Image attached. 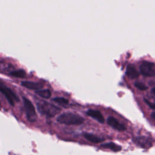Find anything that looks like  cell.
Returning <instances> with one entry per match:
<instances>
[{"label": "cell", "mask_w": 155, "mask_h": 155, "mask_svg": "<svg viewBox=\"0 0 155 155\" xmlns=\"http://www.w3.org/2000/svg\"><path fill=\"white\" fill-rule=\"evenodd\" d=\"M56 120L60 124L67 125H78L82 124L84 122V119L78 114L67 112L58 116Z\"/></svg>", "instance_id": "cell-1"}, {"label": "cell", "mask_w": 155, "mask_h": 155, "mask_svg": "<svg viewBox=\"0 0 155 155\" xmlns=\"http://www.w3.org/2000/svg\"><path fill=\"white\" fill-rule=\"evenodd\" d=\"M134 86L140 90H146L148 88V87L144 84L140 82H136L134 83Z\"/></svg>", "instance_id": "cell-16"}, {"label": "cell", "mask_w": 155, "mask_h": 155, "mask_svg": "<svg viewBox=\"0 0 155 155\" xmlns=\"http://www.w3.org/2000/svg\"><path fill=\"white\" fill-rule=\"evenodd\" d=\"M133 141L139 146L143 148H148L152 146L151 140L145 136H138L133 139Z\"/></svg>", "instance_id": "cell-6"}, {"label": "cell", "mask_w": 155, "mask_h": 155, "mask_svg": "<svg viewBox=\"0 0 155 155\" xmlns=\"http://www.w3.org/2000/svg\"><path fill=\"white\" fill-rule=\"evenodd\" d=\"M21 85L30 90H41L43 87V84L40 82H36L32 81H22L21 82Z\"/></svg>", "instance_id": "cell-9"}, {"label": "cell", "mask_w": 155, "mask_h": 155, "mask_svg": "<svg viewBox=\"0 0 155 155\" xmlns=\"http://www.w3.org/2000/svg\"><path fill=\"white\" fill-rule=\"evenodd\" d=\"M107 124L110 125L113 128L118 130V131H124L126 130V127L122 123H120L117 119L114 118V117L110 116L107 118Z\"/></svg>", "instance_id": "cell-7"}, {"label": "cell", "mask_w": 155, "mask_h": 155, "mask_svg": "<svg viewBox=\"0 0 155 155\" xmlns=\"http://www.w3.org/2000/svg\"><path fill=\"white\" fill-rule=\"evenodd\" d=\"M151 92H152V93L155 96V87H154V88L152 89Z\"/></svg>", "instance_id": "cell-19"}, {"label": "cell", "mask_w": 155, "mask_h": 155, "mask_svg": "<svg viewBox=\"0 0 155 155\" xmlns=\"http://www.w3.org/2000/svg\"><path fill=\"white\" fill-rule=\"evenodd\" d=\"M144 101L146 102V104L152 109H155V104H153L151 102H150V101H148L147 99H144Z\"/></svg>", "instance_id": "cell-17"}, {"label": "cell", "mask_w": 155, "mask_h": 155, "mask_svg": "<svg viewBox=\"0 0 155 155\" xmlns=\"http://www.w3.org/2000/svg\"><path fill=\"white\" fill-rule=\"evenodd\" d=\"M0 91L5 96L8 102L12 106L15 105V101L18 102L19 101L18 97L12 90L3 85H0Z\"/></svg>", "instance_id": "cell-4"}, {"label": "cell", "mask_w": 155, "mask_h": 155, "mask_svg": "<svg viewBox=\"0 0 155 155\" xmlns=\"http://www.w3.org/2000/svg\"><path fill=\"white\" fill-rule=\"evenodd\" d=\"M101 147L105 148H108L113 151L115 152H117V151H120L122 150V147L116 144L114 142H108V143H102L101 145Z\"/></svg>", "instance_id": "cell-12"}, {"label": "cell", "mask_w": 155, "mask_h": 155, "mask_svg": "<svg viewBox=\"0 0 155 155\" xmlns=\"http://www.w3.org/2000/svg\"><path fill=\"white\" fill-rule=\"evenodd\" d=\"M36 106L38 111L41 114L48 117H54L61 111L59 108L44 101L38 102L36 103Z\"/></svg>", "instance_id": "cell-2"}, {"label": "cell", "mask_w": 155, "mask_h": 155, "mask_svg": "<svg viewBox=\"0 0 155 155\" xmlns=\"http://www.w3.org/2000/svg\"><path fill=\"white\" fill-rule=\"evenodd\" d=\"M36 93L41 96V97L45 98V99H48L51 97V93L50 90L48 89H44V90H39L36 91Z\"/></svg>", "instance_id": "cell-13"}, {"label": "cell", "mask_w": 155, "mask_h": 155, "mask_svg": "<svg viewBox=\"0 0 155 155\" xmlns=\"http://www.w3.org/2000/svg\"><path fill=\"white\" fill-rule=\"evenodd\" d=\"M87 114L89 116H90L91 117L93 118L94 119L96 120L97 122H99V123L103 124L105 122V119L104 117H103L102 114H101V113L98 111V110H88L87 111Z\"/></svg>", "instance_id": "cell-8"}, {"label": "cell", "mask_w": 155, "mask_h": 155, "mask_svg": "<svg viewBox=\"0 0 155 155\" xmlns=\"http://www.w3.org/2000/svg\"><path fill=\"white\" fill-rule=\"evenodd\" d=\"M22 99L28 120L30 122H35L37 119V114L34 105L26 97H23Z\"/></svg>", "instance_id": "cell-3"}, {"label": "cell", "mask_w": 155, "mask_h": 155, "mask_svg": "<svg viewBox=\"0 0 155 155\" xmlns=\"http://www.w3.org/2000/svg\"><path fill=\"white\" fill-rule=\"evenodd\" d=\"M151 116L154 119H155V111H154V112L151 113Z\"/></svg>", "instance_id": "cell-18"}, {"label": "cell", "mask_w": 155, "mask_h": 155, "mask_svg": "<svg viewBox=\"0 0 155 155\" xmlns=\"http://www.w3.org/2000/svg\"><path fill=\"white\" fill-rule=\"evenodd\" d=\"M126 74L131 79H136L139 76V73L133 65L129 64L126 69Z\"/></svg>", "instance_id": "cell-10"}, {"label": "cell", "mask_w": 155, "mask_h": 155, "mask_svg": "<svg viewBox=\"0 0 155 155\" xmlns=\"http://www.w3.org/2000/svg\"><path fill=\"white\" fill-rule=\"evenodd\" d=\"M10 75L16 77V78H23L25 77L26 73L23 70H15V71H13L10 72Z\"/></svg>", "instance_id": "cell-14"}, {"label": "cell", "mask_w": 155, "mask_h": 155, "mask_svg": "<svg viewBox=\"0 0 155 155\" xmlns=\"http://www.w3.org/2000/svg\"><path fill=\"white\" fill-rule=\"evenodd\" d=\"M84 136L87 140H88L92 143H100L104 140V138L97 136L91 134V133H85L84 134Z\"/></svg>", "instance_id": "cell-11"}, {"label": "cell", "mask_w": 155, "mask_h": 155, "mask_svg": "<svg viewBox=\"0 0 155 155\" xmlns=\"http://www.w3.org/2000/svg\"><path fill=\"white\" fill-rule=\"evenodd\" d=\"M140 71L144 76H155V65L151 62L144 61L140 65Z\"/></svg>", "instance_id": "cell-5"}, {"label": "cell", "mask_w": 155, "mask_h": 155, "mask_svg": "<svg viewBox=\"0 0 155 155\" xmlns=\"http://www.w3.org/2000/svg\"><path fill=\"white\" fill-rule=\"evenodd\" d=\"M0 105H1V101H0Z\"/></svg>", "instance_id": "cell-20"}, {"label": "cell", "mask_w": 155, "mask_h": 155, "mask_svg": "<svg viewBox=\"0 0 155 155\" xmlns=\"http://www.w3.org/2000/svg\"><path fill=\"white\" fill-rule=\"evenodd\" d=\"M53 100L61 104V105H67L68 104V99L64 98V97H54L53 99Z\"/></svg>", "instance_id": "cell-15"}]
</instances>
